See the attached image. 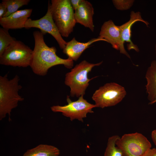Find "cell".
Returning a JSON list of instances; mask_svg holds the SVG:
<instances>
[{
    "instance_id": "obj_1",
    "label": "cell",
    "mask_w": 156,
    "mask_h": 156,
    "mask_svg": "<svg viewBox=\"0 0 156 156\" xmlns=\"http://www.w3.org/2000/svg\"><path fill=\"white\" fill-rule=\"evenodd\" d=\"M33 35L35 45L30 66L34 74L40 76H45L49 68L58 65H63L68 68H72L73 61L58 56L55 47H49L46 44L44 40V34L40 31H34Z\"/></svg>"
},
{
    "instance_id": "obj_2",
    "label": "cell",
    "mask_w": 156,
    "mask_h": 156,
    "mask_svg": "<svg viewBox=\"0 0 156 156\" xmlns=\"http://www.w3.org/2000/svg\"><path fill=\"white\" fill-rule=\"evenodd\" d=\"M19 76L16 75L9 79L8 74L0 76V120L8 115L9 116L13 109L16 107L18 103L23 101L24 98L20 96L18 92L22 88L19 84Z\"/></svg>"
},
{
    "instance_id": "obj_3",
    "label": "cell",
    "mask_w": 156,
    "mask_h": 156,
    "mask_svg": "<svg viewBox=\"0 0 156 156\" xmlns=\"http://www.w3.org/2000/svg\"><path fill=\"white\" fill-rule=\"evenodd\" d=\"M54 21L62 36L68 37L77 23L70 0H52L50 4Z\"/></svg>"
},
{
    "instance_id": "obj_4",
    "label": "cell",
    "mask_w": 156,
    "mask_h": 156,
    "mask_svg": "<svg viewBox=\"0 0 156 156\" xmlns=\"http://www.w3.org/2000/svg\"><path fill=\"white\" fill-rule=\"evenodd\" d=\"M103 62L93 64L88 62L85 60L81 61L71 70L70 72L65 75L64 83L70 89V95L79 97L83 96L86 90L89 85V82L94 79H89L88 73L95 66H99Z\"/></svg>"
},
{
    "instance_id": "obj_5",
    "label": "cell",
    "mask_w": 156,
    "mask_h": 156,
    "mask_svg": "<svg viewBox=\"0 0 156 156\" xmlns=\"http://www.w3.org/2000/svg\"><path fill=\"white\" fill-rule=\"evenodd\" d=\"M33 50L21 41L15 40L0 56V64L23 68L30 66Z\"/></svg>"
},
{
    "instance_id": "obj_6",
    "label": "cell",
    "mask_w": 156,
    "mask_h": 156,
    "mask_svg": "<svg viewBox=\"0 0 156 156\" xmlns=\"http://www.w3.org/2000/svg\"><path fill=\"white\" fill-rule=\"evenodd\" d=\"M116 144L122 156H142L151 147L147 138L138 132L124 134L116 140Z\"/></svg>"
},
{
    "instance_id": "obj_7",
    "label": "cell",
    "mask_w": 156,
    "mask_h": 156,
    "mask_svg": "<svg viewBox=\"0 0 156 156\" xmlns=\"http://www.w3.org/2000/svg\"><path fill=\"white\" fill-rule=\"evenodd\" d=\"M126 94L124 87L111 82L105 84L96 90L92 99L96 107L103 108L116 105L122 100Z\"/></svg>"
},
{
    "instance_id": "obj_8",
    "label": "cell",
    "mask_w": 156,
    "mask_h": 156,
    "mask_svg": "<svg viewBox=\"0 0 156 156\" xmlns=\"http://www.w3.org/2000/svg\"><path fill=\"white\" fill-rule=\"evenodd\" d=\"M66 101L67 105H54L51 109L54 112L62 113L63 116L69 118L71 121L76 119L83 122L87 114L94 113L92 109L96 107L95 104L90 103L84 99L83 96H80L77 100L74 101H72L68 96Z\"/></svg>"
},
{
    "instance_id": "obj_9",
    "label": "cell",
    "mask_w": 156,
    "mask_h": 156,
    "mask_svg": "<svg viewBox=\"0 0 156 156\" xmlns=\"http://www.w3.org/2000/svg\"><path fill=\"white\" fill-rule=\"evenodd\" d=\"M24 28L27 29L31 28H37L44 35L47 33L51 34L56 40L62 49H64L67 44V42L62 38L54 21L49 2L47 11L45 15L37 20H33L30 18H28L25 24Z\"/></svg>"
},
{
    "instance_id": "obj_10",
    "label": "cell",
    "mask_w": 156,
    "mask_h": 156,
    "mask_svg": "<svg viewBox=\"0 0 156 156\" xmlns=\"http://www.w3.org/2000/svg\"><path fill=\"white\" fill-rule=\"evenodd\" d=\"M99 36L110 43L113 48L119 50L120 53L130 58L124 47L120 26L116 25L112 20H109L103 23L101 27Z\"/></svg>"
},
{
    "instance_id": "obj_11",
    "label": "cell",
    "mask_w": 156,
    "mask_h": 156,
    "mask_svg": "<svg viewBox=\"0 0 156 156\" xmlns=\"http://www.w3.org/2000/svg\"><path fill=\"white\" fill-rule=\"evenodd\" d=\"M32 11L31 9L18 10L7 17L0 19V25L3 28L8 30L24 28L25 24Z\"/></svg>"
},
{
    "instance_id": "obj_12",
    "label": "cell",
    "mask_w": 156,
    "mask_h": 156,
    "mask_svg": "<svg viewBox=\"0 0 156 156\" xmlns=\"http://www.w3.org/2000/svg\"><path fill=\"white\" fill-rule=\"evenodd\" d=\"M138 21L143 22L147 26H148V23L142 18L140 12L132 11L131 12L129 20L120 26L122 40L124 42H126L128 43L127 44L128 49L129 51L134 50L137 52L139 51V49L137 45L133 43L131 38L132 26L134 23Z\"/></svg>"
},
{
    "instance_id": "obj_13",
    "label": "cell",
    "mask_w": 156,
    "mask_h": 156,
    "mask_svg": "<svg viewBox=\"0 0 156 156\" xmlns=\"http://www.w3.org/2000/svg\"><path fill=\"white\" fill-rule=\"evenodd\" d=\"M99 41L106 40L99 36L97 38L91 39L88 42H81L77 41L75 38L67 42V44L63 50V53L66 54L69 59L76 61L82 53L86 49L93 43Z\"/></svg>"
},
{
    "instance_id": "obj_14",
    "label": "cell",
    "mask_w": 156,
    "mask_h": 156,
    "mask_svg": "<svg viewBox=\"0 0 156 156\" xmlns=\"http://www.w3.org/2000/svg\"><path fill=\"white\" fill-rule=\"evenodd\" d=\"M75 16L77 23L89 28L92 31L94 30L93 16L94 9L92 4L87 1L83 0L79 7L75 10Z\"/></svg>"
},
{
    "instance_id": "obj_15",
    "label": "cell",
    "mask_w": 156,
    "mask_h": 156,
    "mask_svg": "<svg viewBox=\"0 0 156 156\" xmlns=\"http://www.w3.org/2000/svg\"><path fill=\"white\" fill-rule=\"evenodd\" d=\"M145 77L147 84L146 86L149 104H152L156 100V60L153 61L147 70Z\"/></svg>"
},
{
    "instance_id": "obj_16",
    "label": "cell",
    "mask_w": 156,
    "mask_h": 156,
    "mask_svg": "<svg viewBox=\"0 0 156 156\" xmlns=\"http://www.w3.org/2000/svg\"><path fill=\"white\" fill-rule=\"evenodd\" d=\"M60 150L56 147L46 144H40L27 150L22 156H58Z\"/></svg>"
},
{
    "instance_id": "obj_17",
    "label": "cell",
    "mask_w": 156,
    "mask_h": 156,
    "mask_svg": "<svg viewBox=\"0 0 156 156\" xmlns=\"http://www.w3.org/2000/svg\"><path fill=\"white\" fill-rule=\"evenodd\" d=\"M119 137L118 135H115L109 138L104 156H122L121 151L116 144Z\"/></svg>"
},
{
    "instance_id": "obj_18",
    "label": "cell",
    "mask_w": 156,
    "mask_h": 156,
    "mask_svg": "<svg viewBox=\"0 0 156 156\" xmlns=\"http://www.w3.org/2000/svg\"><path fill=\"white\" fill-rule=\"evenodd\" d=\"M30 0H3L2 2L6 5L7 12L3 17H7L16 12L20 7L28 4Z\"/></svg>"
},
{
    "instance_id": "obj_19",
    "label": "cell",
    "mask_w": 156,
    "mask_h": 156,
    "mask_svg": "<svg viewBox=\"0 0 156 156\" xmlns=\"http://www.w3.org/2000/svg\"><path fill=\"white\" fill-rule=\"evenodd\" d=\"M15 40V39L12 37L9 34L8 30L3 27L0 28V56Z\"/></svg>"
},
{
    "instance_id": "obj_20",
    "label": "cell",
    "mask_w": 156,
    "mask_h": 156,
    "mask_svg": "<svg viewBox=\"0 0 156 156\" xmlns=\"http://www.w3.org/2000/svg\"><path fill=\"white\" fill-rule=\"evenodd\" d=\"M133 0H113L112 2L115 8L120 10H126L133 5Z\"/></svg>"
},
{
    "instance_id": "obj_21",
    "label": "cell",
    "mask_w": 156,
    "mask_h": 156,
    "mask_svg": "<svg viewBox=\"0 0 156 156\" xmlns=\"http://www.w3.org/2000/svg\"><path fill=\"white\" fill-rule=\"evenodd\" d=\"M7 12L6 5L3 2L0 3V19L3 18Z\"/></svg>"
},
{
    "instance_id": "obj_22",
    "label": "cell",
    "mask_w": 156,
    "mask_h": 156,
    "mask_svg": "<svg viewBox=\"0 0 156 156\" xmlns=\"http://www.w3.org/2000/svg\"><path fill=\"white\" fill-rule=\"evenodd\" d=\"M71 4L74 10H75L79 6L83 0H70Z\"/></svg>"
},
{
    "instance_id": "obj_23",
    "label": "cell",
    "mask_w": 156,
    "mask_h": 156,
    "mask_svg": "<svg viewBox=\"0 0 156 156\" xmlns=\"http://www.w3.org/2000/svg\"><path fill=\"white\" fill-rule=\"evenodd\" d=\"M142 156H156V148H151L145 154Z\"/></svg>"
},
{
    "instance_id": "obj_24",
    "label": "cell",
    "mask_w": 156,
    "mask_h": 156,
    "mask_svg": "<svg viewBox=\"0 0 156 156\" xmlns=\"http://www.w3.org/2000/svg\"><path fill=\"white\" fill-rule=\"evenodd\" d=\"M151 137L153 142L156 146V129L153 130L152 131Z\"/></svg>"
},
{
    "instance_id": "obj_25",
    "label": "cell",
    "mask_w": 156,
    "mask_h": 156,
    "mask_svg": "<svg viewBox=\"0 0 156 156\" xmlns=\"http://www.w3.org/2000/svg\"><path fill=\"white\" fill-rule=\"evenodd\" d=\"M156 102V100L155 101V103Z\"/></svg>"
}]
</instances>
